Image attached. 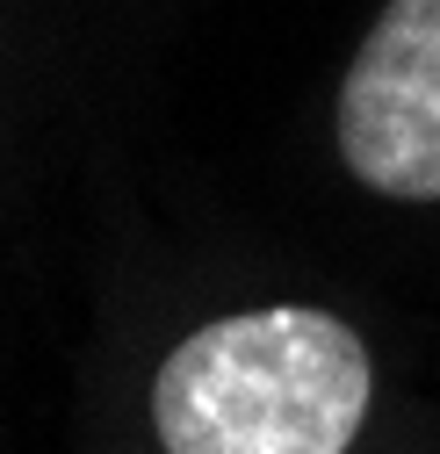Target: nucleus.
<instances>
[{"label": "nucleus", "mask_w": 440, "mask_h": 454, "mask_svg": "<svg viewBox=\"0 0 440 454\" xmlns=\"http://www.w3.org/2000/svg\"><path fill=\"white\" fill-rule=\"evenodd\" d=\"M368 389V347L340 317L267 303L181 339L152 382V426L167 454H347Z\"/></svg>", "instance_id": "nucleus-1"}, {"label": "nucleus", "mask_w": 440, "mask_h": 454, "mask_svg": "<svg viewBox=\"0 0 440 454\" xmlns=\"http://www.w3.org/2000/svg\"><path fill=\"white\" fill-rule=\"evenodd\" d=\"M340 152L354 181L440 202V0H390L340 87Z\"/></svg>", "instance_id": "nucleus-2"}]
</instances>
